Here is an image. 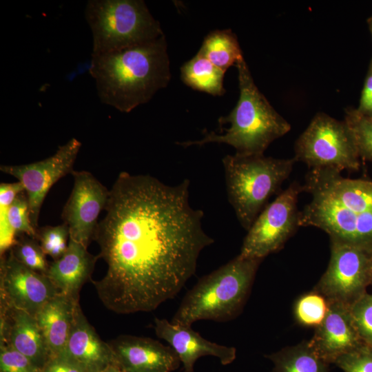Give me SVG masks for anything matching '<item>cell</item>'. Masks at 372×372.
Instances as JSON below:
<instances>
[{
	"instance_id": "6da1fadb",
	"label": "cell",
	"mask_w": 372,
	"mask_h": 372,
	"mask_svg": "<svg viewBox=\"0 0 372 372\" xmlns=\"http://www.w3.org/2000/svg\"><path fill=\"white\" fill-rule=\"evenodd\" d=\"M189 186L188 179L171 186L150 175L118 174L94 236L107 267L92 282L107 309L154 311L195 273L214 240L203 229V211L189 205Z\"/></svg>"
},
{
	"instance_id": "7a4b0ae2",
	"label": "cell",
	"mask_w": 372,
	"mask_h": 372,
	"mask_svg": "<svg viewBox=\"0 0 372 372\" xmlns=\"http://www.w3.org/2000/svg\"><path fill=\"white\" fill-rule=\"evenodd\" d=\"M302 187L311 199L300 211V227H315L329 237L372 244V181L318 168L306 174Z\"/></svg>"
},
{
	"instance_id": "3957f363",
	"label": "cell",
	"mask_w": 372,
	"mask_h": 372,
	"mask_svg": "<svg viewBox=\"0 0 372 372\" xmlns=\"http://www.w3.org/2000/svg\"><path fill=\"white\" fill-rule=\"evenodd\" d=\"M89 72L102 103L130 112L147 103L171 79L165 35L110 53L91 54Z\"/></svg>"
},
{
	"instance_id": "277c9868",
	"label": "cell",
	"mask_w": 372,
	"mask_h": 372,
	"mask_svg": "<svg viewBox=\"0 0 372 372\" xmlns=\"http://www.w3.org/2000/svg\"><path fill=\"white\" fill-rule=\"evenodd\" d=\"M238 72L240 96L236 105L225 116L218 119L223 134L207 133L198 141L176 142L183 147L203 145L209 143H225L234 147L240 155H262L275 140L291 130V125L270 104L260 92L252 78L244 58L236 64Z\"/></svg>"
},
{
	"instance_id": "5b68a950",
	"label": "cell",
	"mask_w": 372,
	"mask_h": 372,
	"mask_svg": "<svg viewBox=\"0 0 372 372\" xmlns=\"http://www.w3.org/2000/svg\"><path fill=\"white\" fill-rule=\"evenodd\" d=\"M262 260L238 255L202 277L186 293L170 322L192 326L198 320L226 322L236 318L245 304Z\"/></svg>"
},
{
	"instance_id": "8992f818",
	"label": "cell",
	"mask_w": 372,
	"mask_h": 372,
	"mask_svg": "<svg viewBox=\"0 0 372 372\" xmlns=\"http://www.w3.org/2000/svg\"><path fill=\"white\" fill-rule=\"evenodd\" d=\"M296 161L262 155H227L223 158L229 201L247 231L269 198L289 176Z\"/></svg>"
},
{
	"instance_id": "52a82bcc",
	"label": "cell",
	"mask_w": 372,
	"mask_h": 372,
	"mask_svg": "<svg viewBox=\"0 0 372 372\" xmlns=\"http://www.w3.org/2000/svg\"><path fill=\"white\" fill-rule=\"evenodd\" d=\"M85 18L92 34L91 54L118 51L164 35L143 0H89Z\"/></svg>"
},
{
	"instance_id": "ba28073f",
	"label": "cell",
	"mask_w": 372,
	"mask_h": 372,
	"mask_svg": "<svg viewBox=\"0 0 372 372\" xmlns=\"http://www.w3.org/2000/svg\"><path fill=\"white\" fill-rule=\"evenodd\" d=\"M294 158L311 169L357 171L360 156L344 121L318 112L295 144Z\"/></svg>"
},
{
	"instance_id": "9c48e42d",
	"label": "cell",
	"mask_w": 372,
	"mask_h": 372,
	"mask_svg": "<svg viewBox=\"0 0 372 372\" xmlns=\"http://www.w3.org/2000/svg\"><path fill=\"white\" fill-rule=\"evenodd\" d=\"M330 238V260L314 289L329 302L350 306L370 285L372 244Z\"/></svg>"
},
{
	"instance_id": "30bf717a",
	"label": "cell",
	"mask_w": 372,
	"mask_h": 372,
	"mask_svg": "<svg viewBox=\"0 0 372 372\" xmlns=\"http://www.w3.org/2000/svg\"><path fill=\"white\" fill-rule=\"evenodd\" d=\"M302 185L293 182L260 213L243 240L240 256L263 259L280 250L299 226L298 198Z\"/></svg>"
},
{
	"instance_id": "8fae6325",
	"label": "cell",
	"mask_w": 372,
	"mask_h": 372,
	"mask_svg": "<svg viewBox=\"0 0 372 372\" xmlns=\"http://www.w3.org/2000/svg\"><path fill=\"white\" fill-rule=\"evenodd\" d=\"M81 143L76 138L59 147L51 156L23 165H1L0 170L16 178L25 190L32 226L39 229L40 211L50 188L59 179L74 171L73 166Z\"/></svg>"
},
{
	"instance_id": "7c38bea8",
	"label": "cell",
	"mask_w": 372,
	"mask_h": 372,
	"mask_svg": "<svg viewBox=\"0 0 372 372\" xmlns=\"http://www.w3.org/2000/svg\"><path fill=\"white\" fill-rule=\"evenodd\" d=\"M74 185L61 213L69 229V238L87 248L94 240L100 213L105 209L108 190L92 173L82 170L71 174Z\"/></svg>"
},
{
	"instance_id": "4fadbf2b",
	"label": "cell",
	"mask_w": 372,
	"mask_h": 372,
	"mask_svg": "<svg viewBox=\"0 0 372 372\" xmlns=\"http://www.w3.org/2000/svg\"><path fill=\"white\" fill-rule=\"evenodd\" d=\"M59 292L46 274L20 262L10 249L1 256L0 301L33 317Z\"/></svg>"
},
{
	"instance_id": "5bb4252c",
	"label": "cell",
	"mask_w": 372,
	"mask_h": 372,
	"mask_svg": "<svg viewBox=\"0 0 372 372\" xmlns=\"http://www.w3.org/2000/svg\"><path fill=\"white\" fill-rule=\"evenodd\" d=\"M108 343L125 372H173L181 364L172 347L150 338L122 335Z\"/></svg>"
},
{
	"instance_id": "9a60e30c",
	"label": "cell",
	"mask_w": 372,
	"mask_h": 372,
	"mask_svg": "<svg viewBox=\"0 0 372 372\" xmlns=\"http://www.w3.org/2000/svg\"><path fill=\"white\" fill-rule=\"evenodd\" d=\"M156 335L165 340L177 354L184 372H194L196 362L201 357L214 356L223 365H228L236 358V349L203 338L191 326L174 324L166 319L155 318Z\"/></svg>"
},
{
	"instance_id": "2e32d148",
	"label": "cell",
	"mask_w": 372,
	"mask_h": 372,
	"mask_svg": "<svg viewBox=\"0 0 372 372\" xmlns=\"http://www.w3.org/2000/svg\"><path fill=\"white\" fill-rule=\"evenodd\" d=\"M329 304L324 320L315 329L309 342L319 357L330 364L364 343L354 327L349 307L333 302Z\"/></svg>"
},
{
	"instance_id": "e0dca14e",
	"label": "cell",
	"mask_w": 372,
	"mask_h": 372,
	"mask_svg": "<svg viewBox=\"0 0 372 372\" xmlns=\"http://www.w3.org/2000/svg\"><path fill=\"white\" fill-rule=\"evenodd\" d=\"M0 344L10 346L41 369L50 357L35 318L3 302H0Z\"/></svg>"
},
{
	"instance_id": "ac0fdd59",
	"label": "cell",
	"mask_w": 372,
	"mask_h": 372,
	"mask_svg": "<svg viewBox=\"0 0 372 372\" xmlns=\"http://www.w3.org/2000/svg\"><path fill=\"white\" fill-rule=\"evenodd\" d=\"M86 372H101L118 364L108 342L103 341L84 315L80 303L76 304L74 319L63 351Z\"/></svg>"
},
{
	"instance_id": "d6986e66",
	"label": "cell",
	"mask_w": 372,
	"mask_h": 372,
	"mask_svg": "<svg viewBox=\"0 0 372 372\" xmlns=\"http://www.w3.org/2000/svg\"><path fill=\"white\" fill-rule=\"evenodd\" d=\"M63 255L49 265L47 276L59 293L79 301L83 285L90 280L99 256L89 253L87 248L69 238Z\"/></svg>"
},
{
	"instance_id": "ffe728a7",
	"label": "cell",
	"mask_w": 372,
	"mask_h": 372,
	"mask_svg": "<svg viewBox=\"0 0 372 372\" xmlns=\"http://www.w3.org/2000/svg\"><path fill=\"white\" fill-rule=\"evenodd\" d=\"M78 302L65 294L58 293L35 316L50 357L64 351Z\"/></svg>"
},
{
	"instance_id": "44dd1931",
	"label": "cell",
	"mask_w": 372,
	"mask_h": 372,
	"mask_svg": "<svg viewBox=\"0 0 372 372\" xmlns=\"http://www.w3.org/2000/svg\"><path fill=\"white\" fill-rule=\"evenodd\" d=\"M273 363L271 372H329V364L303 341L266 355Z\"/></svg>"
},
{
	"instance_id": "7402d4cb",
	"label": "cell",
	"mask_w": 372,
	"mask_h": 372,
	"mask_svg": "<svg viewBox=\"0 0 372 372\" xmlns=\"http://www.w3.org/2000/svg\"><path fill=\"white\" fill-rule=\"evenodd\" d=\"M225 73L199 51L180 68V77L185 84L214 96H222L225 93L223 86Z\"/></svg>"
},
{
	"instance_id": "603a6c76",
	"label": "cell",
	"mask_w": 372,
	"mask_h": 372,
	"mask_svg": "<svg viewBox=\"0 0 372 372\" xmlns=\"http://www.w3.org/2000/svg\"><path fill=\"white\" fill-rule=\"evenodd\" d=\"M199 52L225 72L243 58L237 37L229 29L217 30L209 33Z\"/></svg>"
},
{
	"instance_id": "cb8c5ba5",
	"label": "cell",
	"mask_w": 372,
	"mask_h": 372,
	"mask_svg": "<svg viewBox=\"0 0 372 372\" xmlns=\"http://www.w3.org/2000/svg\"><path fill=\"white\" fill-rule=\"evenodd\" d=\"M328 300L314 289L299 296L293 304L297 323L307 327H318L324 320L328 309Z\"/></svg>"
},
{
	"instance_id": "d4e9b609",
	"label": "cell",
	"mask_w": 372,
	"mask_h": 372,
	"mask_svg": "<svg viewBox=\"0 0 372 372\" xmlns=\"http://www.w3.org/2000/svg\"><path fill=\"white\" fill-rule=\"evenodd\" d=\"M344 121L360 157L372 162V117L362 114L356 108L347 107Z\"/></svg>"
},
{
	"instance_id": "484cf974",
	"label": "cell",
	"mask_w": 372,
	"mask_h": 372,
	"mask_svg": "<svg viewBox=\"0 0 372 372\" xmlns=\"http://www.w3.org/2000/svg\"><path fill=\"white\" fill-rule=\"evenodd\" d=\"M25 191L22 184L15 183L0 184V254L8 252L15 244L17 236L8 222L7 213L17 196Z\"/></svg>"
},
{
	"instance_id": "4316f807",
	"label": "cell",
	"mask_w": 372,
	"mask_h": 372,
	"mask_svg": "<svg viewBox=\"0 0 372 372\" xmlns=\"http://www.w3.org/2000/svg\"><path fill=\"white\" fill-rule=\"evenodd\" d=\"M15 258L27 267L45 274L49 265L39 240L27 235H21L10 249Z\"/></svg>"
},
{
	"instance_id": "83f0119b",
	"label": "cell",
	"mask_w": 372,
	"mask_h": 372,
	"mask_svg": "<svg viewBox=\"0 0 372 372\" xmlns=\"http://www.w3.org/2000/svg\"><path fill=\"white\" fill-rule=\"evenodd\" d=\"M69 229L64 223L56 226H44L37 229V240L45 254L54 260L61 258L67 249Z\"/></svg>"
},
{
	"instance_id": "f1b7e54d",
	"label": "cell",
	"mask_w": 372,
	"mask_h": 372,
	"mask_svg": "<svg viewBox=\"0 0 372 372\" xmlns=\"http://www.w3.org/2000/svg\"><path fill=\"white\" fill-rule=\"evenodd\" d=\"M24 192L19 194L10 205L7 214L8 222L17 237L27 235L37 239V230L31 223L28 200Z\"/></svg>"
},
{
	"instance_id": "f546056e",
	"label": "cell",
	"mask_w": 372,
	"mask_h": 372,
	"mask_svg": "<svg viewBox=\"0 0 372 372\" xmlns=\"http://www.w3.org/2000/svg\"><path fill=\"white\" fill-rule=\"evenodd\" d=\"M349 309L361 340L372 347V293L364 294L349 306Z\"/></svg>"
},
{
	"instance_id": "4dcf8cb0",
	"label": "cell",
	"mask_w": 372,
	"mask_h": 372,
	"mask_svg": "<svg viewBox=\"0 0 372 372\" xmlns=\"http://www.w3.org/2000/svg\"><path fill=\"white\" fill-rule=\"evenodd\" d=\"M334 364L344 372H372V347L363 344L339 357Z\"/></svg>"
},
{
	"instance_id": "1f68e13d",
	"label": "cell",
	"mask_w": 372,
	"mask_h": 372,
	"mask_svg": "<svg viewBox=\"0 0 372 372\" xmlns=\"http://www.w3.org/2000/svg\"><path fill=\"white\" fill-rule=\"evenodd\" d=\"M0 372H43L32 360L8 345L0 344Z\"/></svg>"
},
{
	"instance_id": "d6a6232c",
	"label": "cell",
	"mask_w": 372,
	"mask_h": 372,
	"mask_svg": "<svg viewBox=\"0 0 372 372\" xmlns=\"http://www.w3.org/2000/svg\"><path fill=\"white\" fill-rule=\"evenodd\" d=\"M43 372H86L85 369L71 357L63 352L50 357L42 369Z\"/></svg>"
},
{
	"instance_id": "836d02e7",
	"label": "cell",
	"mask_w": 372,
	"mask_h": 372,
	"mask_svg": "<svg viewBox=\"0 0 372 372\" xmlns=\"http://www.w3.org/2000/svg\"><path fill=\"white\" fill-rule=\"evenodd\" d=\"M356 110L363 115L372 117V60L362 90L360 103Z\"/></svg>"
},
{
	"instance_id": "e575fe53",
	"label": "cell",
	"mask_w": 372,
	"mask_h": 372,
	"mask_svg": "<svg viewBox=\"0 0 372 372\" xmlns=\"http://www.w3.org/2000/svg\"><path fill=\"white\" fill-rule=\"evenodd\" d=\"M101 372H125L118 364H112Z\"/></svg>"
},
{
	"instance_id": "d590c367",
	"label": "cell",
	"mask_w": 372,
	"mask_h": 372,
	"mask_svg": "<svg viewBox=\"0 0 372 372\" xmlns=\"http://www.w3.org/2000/svg\"><path fill=\"white\" fill-rule=\"evenodd\" d=\"M369 29L372 36V16L368 19Z\"/></svg>"
},
{
	"instance_id": "8d00e7d4",
	"label": "cell",
	"mask_w": 372,
	"mask_h": 372,
	"mask_svg": "<svg viewBox=\"0 0 372 372\" xmlns=\"http://www.w3.org/2000/svg\"><path fill=\"white\" fill-rule=\"evenodd\" d=\"M370 285H372V258L370 265Z\"/></svg>"
}]
</instances>
